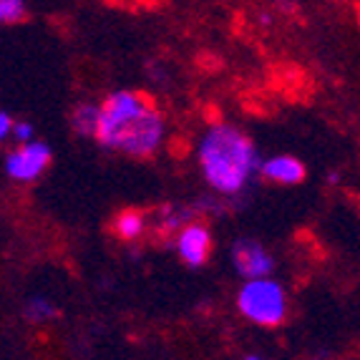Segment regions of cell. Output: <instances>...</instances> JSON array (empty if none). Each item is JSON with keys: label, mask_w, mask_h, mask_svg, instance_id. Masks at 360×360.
Listing matches in <instances>:
<instances>
[{"label": "cell", "mask_w": 360, "mask_h": 360, "mask_svg": "<svg viewBox=\"0 0 360 360\" xmlns=\"http://www.w3.org/2000/svg\"><path fill=\"white\" fill-rule=\"evenodd\" d=\"M232 264L234 270L245 277V283L250 280H264L272 275L275 259L264 250L259 242L255 240H237L232 245Z\"/></svg>", "instance_id": "5b68a950"}, {"label": "cell", "mask_w": 360, "mask_h": 360, "mask_svg": "<svg viewBox=\"0 0 360 360\" xmlns=\"http://www.w3.org/2000/svg\"><path fill=\"white\" fill-rule=\"evenodd\" d=\"M60 315V310L49 300V297H33L25 305V318L30 323H46V320H56Z\"/></svg>", "instance_id": "30bf717a"}, {"label": "cell", "mask_w": 360, "mask_h": 360, "mask_svg": "<svg viewBox=\"0 0 360 360\" xmlns=\"http://www.w3.org/2000/svg\"><path fill=\"white\" fill-rule=\"evenodd\" d=\"M176 255L179 259L186 264V267H205L207 259L212 255V232L205 227V224H184V227L176 232Z\"/></svg>", "instance_id": "8992f818"}, {"label": "cell", "mask_w": 360, "mask_h": 360, "mask_svg": "<svg viewBox=\"0 0 360 360\" xmlns=\"http://www.w3.org/2000/svg\"><path fill=\"white\" fill-rule=\"evenodd\" d=\"M245 360H264V358H259V355H247Z\"/></svg>", "instance_id": "5bb4252c"}, {"label": "cell", "mask_w": 360, "mask_h": 360, "mask_svg": "<svg viewBox=\"0 0 360 360\" xmlns=\"http://www.w3.org/2000/svg\"><path fill=\"white\" fill-rule=\"evenodd\" d=\"M25 8L23 0H0V25H11V23H20L25 18Z\"/></svg>", "instance_id": "8fae6325"}, {"label": "cell", "mask_w": 360, "mask_h": 360, "mask_svg": "<svg viewBox=\"0 0 360 360\" xmlns=\"http://www.w3.org/2000/svg\"><path fill=\"white\" fill-rule=\"evenodd\" d=\"M51 146L43 141H28V144H18L11 154L6 156V172L11 179L15 181H33L49 169L51 164Z\"/></svg>", "instance_id": "277c9868"}, {"label": "cell", "mask_w": 360, "mask_h": 360, "mask_svg": "<svg viewBox=\"0 0 360 360\" xmlns=\"http://www.w3.org/2000/svg\"><path fill=\"white\" fill-rule=\"evenodd\" d=\"M252 139L232 124H214L199 141V167L207 184L219 194H240L259 169Z\"/></svg>", "instance_id": "7a4b0ae2"}, {"label": "cell", "mask_w": 360, "mask_h": 360, "mask_svg": "<svg viewBox=\"0 0 360 360\" xmlns=\"http://www.w3.org/2000/svg\"><path fill=\"white\" fill-rule=\"evenodd\" d=\"M164 116L136 91H116L98 106L96 139L103 149L124 151L129 156H151L164 141Z\"/></svg>", "instance_id": "6da1fadb"}, {"label": "cell", "mask_w": 360, "mask_h": 360, "mask_svg": "<svg viewBox=\"0 0 360 360\" xmlns=\"http://www.w3.org/2000/svg\"><path fill=\"white\" fill-rule=\"evenodd\" d=\"M257 174L275 184H300L305 179V164L288 154L270 156L267 162H259Z\"/></svg>", "instance_id": "52a82bcc"}, {"label": "cell", "mask_w": 360, "mask_h": 360, "mask_svg": "<svg viewBox=\"0 0 360 360\" xmlns=\"http://www.w3.org/2000/svg\"><path fill=\"white\" fill-rule=\"evenodd\" d=\"M237 307L250 323L275 328L288 318V295L272 277L250 280L237 292Z\"/></svg>", "instance_id": "3957f363"}, {"label": "cell", "mask_w": 360, "mask_h": 360, "mask_svg": "<svg viewBox=\"0 0 360 360\" xmlns=\"http://www.w3.org/2000/svg\"><path fill=\"white\" fill-rule=\"evenodd\" d=\"M144 229H146V219H144V214L136 212V210L121 212L114 222V232L119 234L121 240H127V242L139 240V237L144 234Z\"/></svg>", "instance_id": "ba28073f"}, {"label": "cell", "mask_w": 360, "mask_h": 360, "mask_svg": "<svg viewBox=\"0 0 360 360\" xmlns=\"http://www.w3.org/2000/svg\"><path fill=\"white\" fill-rule=\"evenodd\" d=\"M96 124H98V106H94V103H81V106L73 108L71 127L78 136H94V134H96Z\"/></svg>", "instance_id": "9c48e42d"}, {"label": "cell", "mask_w": 360, "mask_h": 360, "mask_svg": "<svg viewBox=\"0 0 360 360\" xmlns=\"http://www.w3.org/2000/svg\"><path fill=\"white\" fill-rule=\"evenodd\" d=\"M11 131H13V116L6 114V111H0V141L11 139Z\"/></svg>", "instance_id": "4fadbf2b"}, {"label": "cell", "mask_w": 360, "mask_h": 360, "mask_svg": "<svg viewBox=\"0 0 360 360\" xmlns=\"http://www.w3.org/2000/svg\"><path fill=\"white\" fill-rule=\"evenodd\" d=\"M11 136L15 139L18 144H28V141H33V136H36V129H33V124H28V121H13Z\"/></svg>", "instance_id": "7c38bea8"}]
</instances>
